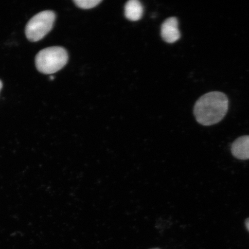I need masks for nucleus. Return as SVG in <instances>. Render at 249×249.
I'll return each mask as SVG.
<instances>
[{
  "label": "nucleus",
  "instance_id": "9",
  "mask_svg": "<svg viewBox=\"0 0 249 249\" xmlns=\"http://www.w3.org/2000/svg\"><path fill=\"white\" fill-rule=\"evenodd\" d=\"M2 87V83L1 82V81L0 80V91H1Z\"/></svg>",
  "mask_w": 249,
  "mask_h": 249
},
{
  "label": "nucleus",
  "instance_id": "10",
  "mask_svg": "<svg viewBox=\"0 0 249 249\" xmlns=\"http://www.w3.org/2000/svg\"><path fill=\"white\" fill-rule=\"evenodd\" d=\"M159 249V248H155V249Z\"/></svg>",
  "mask_w": 249,
  "mask_h": 249
},
{
  "label": "nucleus",
  "instance_id": "6",
  "mask_svg": "<svg viewBox=\"0 0 249 249\" xmlns=\"http://www.w3.org/2000/svg\"><path fill=\"white\" fill-rule=\"evenodd\" d=\"M143 13L142 6L138 0H130L127 2L124 7L125 17L131 21H137L142 18Z\"/></svg>",
  "mask_w": 249,
  "mask_h": 249
},
{
  "label": "nucleus",
  "instance_id": "7",
  "mask_svg": "<svg viewBox=\"0 0 249 249\" xmlns=\"http://www.w3.org/2000/svg\"><path fill=\"white\" fill-rule=\"evenodd\" d=\"M78 7L82 9H91L97 6L101 0H74L73 1Z\"/></svg>",
  "mask_w": 249,
  "mask_h": 249
},
{
  "label": "nucleus",
  "instance_id": "4",
  "mask_svg": "<svg viewBox=\"0 0 249 249\" xmlns=\"http://www.w3.org/2000/svg\"><path fill=\"white\" fill-rule=\"evenodd\" d=\"M161 37L165 42L172 43L180 38L178 21L176 18H170L164 21L161 29Z\"/></svg>",
  "mask_w": 249,
  "mask_h": 249
},
{
  "label": "nucleus",
  "instance_id": "8",
  "mask_svg": "<svg viewBox=\"0 0 249 249\" xmlns=\"http://www.w3.org/2000/svg\"><path fill=\"white\" fill-rule=\"evenodd\" d=\"M245 226L246 228L248 230V231L249 232V218H248L247 220L245 221Z\"/></svg>",
  "mask_w": 249,
  "mask_h": 249
},
{
  "label": "nucleus",
  "instance_id": "2",
  "mask_svg": "<svg viewBox=\"0 0 249 249\" xmlns=\"http://www.w3.org/2000/svg\"><path fill=\"white\" fill-rule=\"evenodd\" d=\"M68 61V54L66 50L60 46L49 47L37 54L36 65L40 72L50 74L61 70Z\"/></svg>",
  "mask_w": 249,
  "mask_h": 249
},
{
  "label": "nucleus",
  "instance_id": "3",
  "mask_svg": "<svg viewBox=\"0 0 249 249\" xmlns=\"http://www.w3.org/2000/svg\"><path fill=\"white\" fill-rule=\"evenodd\" d=\"M55 14L52 11H45L36 15L27 23L25 30L27 38L31 42L41 40L52 29Z\"/></svg>",
  "mask_w": 249,
  "mask_h": 249
},
{
  "label": "nucleus",
  "instance_id": "1",
  "mask_svg": "<svg viewBox=\"0 0 249 249\" xmlns=\"http://www.w3.org/2000/svg\"><path fill=\"white\" fill-rule=\"evenodd\" d=\"M229 108V99L220 92H211L202 96L196 102L194 114L197 122L204 126L219 123Z\"/></svg>",
  "mask_w": 249,
  "mask_h": 249
},
{
  "label": "nucleus",
  "instance_id": "5",
  "mask_svg": "<svg viewBox=\"0 0 249 249\" xmlns=\"http://www.w3.org/2000/svg\"><path fill=\"white\" fill-rule=\"evenodd\" d=\"M231 151L238 160H249V136H241L235 140L231 145Z\"/></svg>",
  "mask_w": 249,
  "mask_h": 249
}]
</instances>
